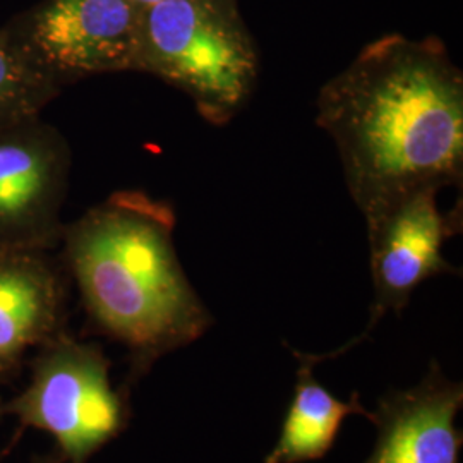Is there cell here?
I'll list each match as a JSON object with an SVG mask.
<instances>
[{
  "label": "cell",
  "instance_id": "cell-12",
  "mask_svg": "<svg viewBox=\"0 0 463 463\" xmlns=\"http://www.w3.org/2000/svg\"><path fill=\"white\" fill-rule=\"evenodd\" d=\"M32 463H67L59 458L55 453H49V455H42V457H36Z\"/></svg>",
  "mask_w": 463,
  "mask_h": 463
},
{
  "label": "cell",
  "instance_id": "cell-4",
  "mask_svg": "<svg viewBox=\"0 0 463 463\" xmlns=\"http://www.w3.org/2000/svg\"><path fill=\"white\" fill-rule=\"evenodd\" d=\"M28 364L30 378L5 400V417L50 436L64 462H90L129 428V386H114L110 361L97 344L62 331L36 348Z\"/></svg>",
  "mask_w": 463,
  "mask_h": 463
},
{
  "label": "cell",
  "instance_id": "cell-2",
  "mask_svg": "<svg viewBox=\"0 0 463 463\" xmlns=\"http://www.w3.org/2000/svg\"><path fill=\"white\" fill-rule=\"evenodd\" d=\"M174 231L172 206L143 191H117L64 229L67 271L91 326L128 352L126 386L213 325L179 261Z\"/></svg>",
  "mask_w": 463,
  "mask_h": 463
},
{
  "label": "cell",
  "instance_id": "cell-11",
  "mask_svg": "<svg viewBox=\"0 0 463 463\" xmlns=\"http://www.w3.org/2000/svg\"><path fill=\"white\" fill-rule=\"evenodd\" d=\"M62 90L21 53L0 26V128L42 116Z\"/></svg>",
  "mask_w": 463,
  "mask_h": 463
},
{
  "label": "cell",
  "instance_id": "cell-10",
  "mask_svg": "<svg viewBox=\"0 0 463 463\" xmlns=\"http://www.w3.org/2000/svg\"><path fill=\"white\" fill-rule=\"evenodd\" d=\"M298 359L296 386L281 424L279 439L266 455L265 463H306L321 460L330 451L348 415H363L371 420L373 412L363 405L359 393L338 400L315 376L316 361L311 354L294 350Z\"/></svg>",
  "mask_w": 463,
  "mask_h": 463
},
{
  "label": "cell",
  "instance_id": "cell-6",
  "mask_svg": "<svg viewBox=\"0 0 463 463\" xmlns=\"http://www.w3.org/2000/svg\"><path fill=\"white\" fill-rule=\"evenodd\" d=\"M71 165L64 134L42 116L0 128V249L61 244Z\"/></svg>",
  "mask_w": 463,
  "mask_h": 463
},
{
  "label": "cell",
  "instance_id": "cell-9",
  "mask_svg": "<svg viewBox=\"0 0 463 463\" xmlns=\"http://www.w3.org/2000/svg\"><path fill=\"white\" fill-rule=\"evenodd\" d=\"M67 283L50 250L0 249V384L67 330Z\"/></svg>",
  "mask_w": 463,
  "mask_h": 463
},
{
  "label": "cell",
  "instance_id": "cell-1",
  "mask_svg": "<svg viewBox=\"0 0 463 463\" xmlns=\"http://www.w3.org/2000/svg\"><path fill=\"white\" fill-rule=\"evenodd\" d=\"M316 109L365 222L417 189L460 187L463 74L438 38L371 42L321 86Z\"/></svg>",
  "mask_w": 463,
  "mask_h": 463
},
{
  "label": "cell",
  "instance_id": "cell-14",
  "mask_svg": "<svg viewBox=\"0 0 463 463\" xmlns=\"http://www.w3.org/2000/svg\"><path fill=\"white\" fill-rule=\"evenodd\" d=\"M4 419H7V417H5V398L0 397V422H2Z\"/></svg>",
  "mask_w": 463,
  "mask_h": 463
},
{
  "label": "cell",
  "instance_id": "cell-5",
  "mask_svg": "<svg viewBox=\"0 0 463 463\" xmlns=\"http://www.w3.org/2000/svg\"><path fill=\"white\" fill-rule=\"evenodd\" d=\"M145 9L131 0H40L7 24L21 53L64 90L91 76L139 72Z\"/></svg>",
  "mask_w": 463,
  "mask_h": 463
},
{
  "label": "cell",
  "instance_id": "cell-8",
  "mask_svg": "<svg viewBox=\"0 0 463 463\" xmlns=\"http://www.w3.org/2000/svg\"><path fill=\"white\" fill-rule=\"evenodd\" d=\"M462 407V383L432 361L415 386L381 398L371 417L376 441L364 463H460L463 432L455 419Z\"/></svg>",
  "mask_w": 463,
  "mask_h": 463
},
{
  "label": "cell",
  "instance_id": "cell-13",
  "mask_svg": "<svg viewBox=\"0 0 463 463\" xmlns=\"http://www.w3.org/2000/svg\"><path fill=\"white\" fill-rule=\"evenodd\" d=\"M131 2L136 4V5H139V7H143V9H146L149 5H155V4L164 2V0H131Z\"/></svg>",
  "mask_w": 463,
  "mask_h": 463
},
{
  "label": "cell",
  "instance_id": "cell-3",
  "mask_svg": "<svg viewBox=\"0 0 463 463\" xmlns=\"http://www.w3.org/2000/svg\"><path fill=\"white\" fill-rule=\"evenodd\" d=\"M139 72L185 93L223 126L252 97L260 57L237 0H164L145 9Z\"/></svg>",
  "mask_w": 463,
  "mask_h": 463
},
{
  "label": "cell",
  "instance_id": "cell-7",
  "mask_svg": "<svg viewBox=\"0 0 463 463\" xmlns=\"http://www.w3.org/2000/svg\"><path fill=\"white\" fill-rule=\"evenodd\" d=\"M436 187H422L390 206L383 215L365 222L373 279V306L365 330L345 345L315 355L317 364L347 354L380 325L388 313L400 315L415 288L439 275H457L447 261L445 244L460 232V215H443Z\"/></svg>",
  "mask_w": 463,
  "mask_h": 463
}]
</instances>
